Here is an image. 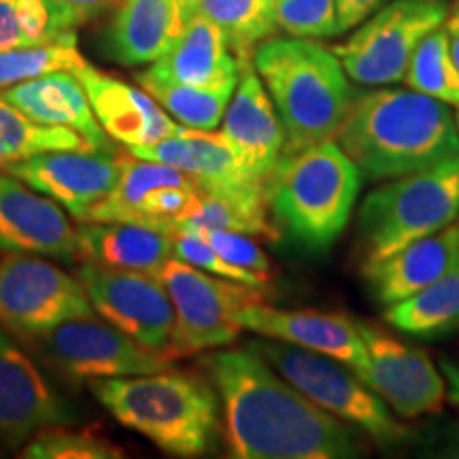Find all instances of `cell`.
Masks as SVG:
<instances>
[{"instance_id": "cell-1", "label": "cell", "mask_w": 459, "mask_h": 459, "mask_svg": "<svg viewBox=\"0 0 459 459\" xmlns=\"http://www.w3.org/2000/svg\"><path fill=\"white\" fill-rule=\"evenodd\" d=\"M221 398L230 455L240 459H353L361 429L315 404L251 349L206 355Z\"/></svg>"}, {"instance_id": "cell-2", "label": "cell", "mask_w": 459, "mask_h": 459, "mask_svg": "<svg viewBox=\"0 0 459 459\" xmlns=\"http://www.w3.org/2000/svg\"><path fill=\"white\" fill-rule=\"evenodd\" d=\"M336 141L372 181L459 156V128L449 105L411 88L355 96Z\"/></svg>"}, {"instance_id": "cell-3", "label": "cell", "mask_w": 459, "mask_h": 459, "mask_svg": "<svg viewBox=\"0 0 459 459\" xmlns=\"http://www.w3.org/2000/svg\"><path fill=\"white\" fill-rule=\"evenodd\" d=\"M254 66L285 128L283 153L336 139L355 91L334 51L315 39H266Z\"/></svg>"}, {"instance_id": "cell-4", "label": "cell", "mask_w": 459, "mask_h": 459, "mask_svg": "<svg viewBox=\"0 0 459 459\" xmlns=\"http://www.w3.org/2000/svg\"><path fill=\"white\" fill-rule=\"evenodd\" d=\"M91 394L111 415L177 457H200L217 432V392L194 372L94 378Z\"/></svg>"}, {"instance_id": "cell-5", "label": "cell", "mask_w": 459, "mask_h": 459, "mask_svg": "<svg viewBox=\"0 0 459 459\" xmlns=\"http://www.w3.org/2000/svg\"><path fill=\"white\" fill-rule=\"evenodd\" d=\"M361 177L336 139L283 153L266 181L268 209L296 245L324 254L351 220Z\"/></svg>"}, {"instance_id": "cell-6", "label": "cell", "mask_w": 459, "mask_h": 459, "mask_svg": "<svg viewBox=\"0 0 459 459\" xmlns=\"http://www.w3.org/2000/svg\"><path fill=\"white\" fill-rule=\"evenodd\" d=\"M459 217V156L395 177L372 189L359 206L358 230L364 264L440 232Z\"/></svg>"}, {"instance_id": "cell-7", "label": "cell", "mask_w": 459, "mask_h": 459, "mask_svg": "<svg viewBox=\"0 0 459 459\" xmlns=\"http://www.w3.org/2000/svg\"><path fill=\"white\" fill-rule=\"evenodd\" d=\"M247 349L260 355L308 400L359 428L377 445L395 446L411 438V428L398 421L385 402L342 361L274 338H257Z\"/></svg>"}, {"instance_id": "cell-8", "label": "cell", "mask_w": 459, "mask_h": 459, "mask_svg": "<svg viewBox=\"0 0 459 459\" xmlns=\"http://www.w3.org/2000/svg\"><path fill=\"white\" fill-rule=\"evenodd\" d=\"M446 13L445 0H394L332 51L349 77L361 85L404 82L419 43L445 24Z\"/></svg>"}, {"instance_id": "cell-9", "label": "cell", "mask_w": 459, "mask_h": 459, "mask_svg": "<svg viewBox=\"0 0 459 459\" xmlns=\"http://www.w3.org/2000/svg\"><path fill=\"white\" fill-rule=\"evenodd\" d=\"M158 279L175 308L172 358L226 347L243 330L238 324L240 308L264 300L255 287L215 277L177 257L164 264Z\"/></svg>"}, {"instance_id": "cell-10", "label": "cell", "mask_w": 459, "mask_h": 459, "mask_svg": "<svg viewBox=\"0 0 459 459\" xmlns=\"http://www.w3.org/2000/svg\"><path fill=\"white\" fill-rule=\"evenodd\" d=\"M82 281L30 254L0 262V325L15 334L41 338L65 321L94 315Z\"/></svg>"}, {"instance_id": "cell-11", "label": "cell", "mask_w": 459, "mask_h": 459, "mask_svg": "<svg viewBox=\"0 0 459 459\" xmlns=\"http://www.w3.org/2000/svg\"><path fill=\"white\" fill-rule=\"evenodd\" d=\"M77 279L102 319L145 347L172 355L175 308L162 281L147 273L107 268L94 262L79 266Z\"/></svg>"}, {"instance_id": "cell-12", "label": "cell", "mask_w": 459, "mask_h": 459, "mask_svg": "<svg viewBox=\"0 0 459 459\" xmlns=\"http://www.w3.org/2000/svg\"><path fill=\"white\" fill-rule=\"evenodd\" d=\"M132 156L175 166L200 187L255 211H268L266 181L247 169L226 136L215 130H194L179 126L175 134L156 145L128 149Z\"/></svg>"}, {"instance_id": "cell-13", "label": "cell", "mask_w": 459, "mask_h": 459, "mask_svg": "<svg viewBox=\"0 0 459 459\" xmlns=\"http://www.w3.org/2000/svg\"><path fill=\"white\" fill-rule=\"evenodd\" d=\"M41 341L49 358L74 378L153 375L172 364V355L145 347L94 315L65 321Z\"/></svg>"}, {"instance_id": "cell-14", "label": "cell", "mask_w": 459, "mask_h": 459, "mask_svg": "<svg viewBox=\"0 0 459 459\" xmlns=\"http://www.w3.org/2000/svg\"><path fill=\"white\" fill-rule=\"evenodd\" d=\"M366 351L368 372L361 381L375 392L395 415L415 419L440 412L446 398V381L429 355L402 342L370 321L355 319Z\"/></svg>"}, {"instance_id": "cell-15", "label": "cell", "mask_w": 459, "mask_h": 459, "mask_svg": "<svg viewBox=\"0 0 459 459\" xmlns=\"http://www.w3.org/2000/svg\"><path fill=\"white\" fill-rule=\"evenodd\" d=\"M28 187L54 200L74 220L107 198L122 172V160L105 152H43L3 166Z\"/></svg>"}, {"instance_id": "cell-16", "label": "cell", "mask_w": 459, "mask_h": 459, "mask_svg": "<svg viewBox=\"0 0 459 459\" xmlns=\"http://www.w3.org/2000/svg\"><path fill=\"white\" fill-rule=\"evenodd\" d=\"M238 324L264 338H274L308 351L330 355L349 366L359 378L368 372V351L355 319L342 313L328 311H294L251 302L238 311Z\"/></svg>"}, {"instance_id": "cell-17", "label": "cell", "mask_w": 459, "mask_h": 459, "mask_svg": "<svg viewBox=\"0 0 459 459\" xmlns=\"http://www.w3.org/2000/svg\"><path fill=\"white\" fill-rule=\"evenodd\" d=\"M71 421V409L0 325V440L17 445Z\"/></svg>"}, {"instance_id": "cell-18", "label": "cell", "mask_w": 459, "mask_h": 459, "mask_svg": "<svg viewBox=\"0 0 459 459\" xmlns=\"http://www.w3.org/2000/svg\"><path fill=\"white\" fill-rule=\"evenodd\" d=\"M0 251L73 260L77 230L54 200L0 172Z\"/></svg>"}, {"instance_id": "cell-19", "label": "cell", "mask_w": 459, "mask_h": 459, "mask_svg": "<svg viewBox=\"0 0 459 459\" xmlns=\"http://www.w3.org/2000/svg\"><path fill=\"white\" fill-rule=\"evenodd\" d=\"M71 73L82 82L102 130L128 149L156 145L179 130L181 124H177L145 90L108 77L88 62Z\"/></svg>"}, {"instance_id": "cell-20", "label": "cell", "mask_w": 459, "mask_h": 459, "mask_svg": "<svg viewBox=\"0 0 459 459\" xmlns=\"http://www.w3.org/2000/svg\"><path fill=\"white\" fill-rule=\"evenodd\" d=\"M221 134L247 169L268 181L283 156L285 128L254 62L240 65L237 90L221 119Z\"/></svg>"}, {"instance_id": "cell-21", "label": "cell", "mask_w": 459, "mask_h": 459, "mask_svg": "<svg viewBox=\"0 0 459 459\" xmlns=\"http://www.w3.org/2000/svg\"><path fill=\"white\" fill-rule=\"evenodd\" d=\"M459 260V226L451 223L440 232L419 238L383 260L361 266L366 283L381 307L409 300Z\"/></svg>"}, {"instance_id": "cell-22", "label": "cell", "mask_w": 459, "mask_h": 459, "mask_svg": "<svg viewBox=\"0 0 459 459\" xmlns=\"http://www.w3.org/2000/svg\"><path fill=\"white\" fill-rule=\"evenodd\" d=\"M4 100L34 122L62 126L82 134L94 152L111 153L108 134L96 119L82 82L71 71L45 73L3 90Z\"/></svg>"}, {"instance_id": "cell-23", "label": "cell", "mask_w": 459, "mask_h": 459, "mask_svg": "<svg viewBox=\"0 0 459 459\" xmlns=\"http://www.w3.org/2000/svg\"><path fill=\"white\" fill-rule=\"evenodd\" d=\"M187 20L179 0H124L105 37L119 65H153L181 37Z\"/></svg>"}, {"instance_id": "cell-24", "label": "cell", "mask_w": 459, "mask_h": 459, "mask_svg": "<svg viewBox=\"0 0 459 459\" xmlns=\"http://www.w3.org/2000/svg\"><path fill=\"white\" fill-rule=\"evenodd\" d=\"M156 77L186 85L238 83L240 62L226 34L203 15H192L177 43L147 68Z\"/></svg>"}, {"instance_id": "cell-25", "label": "cell", "mask_w": 459, "mask_h": 459, "mask_svg": "<svg viewBox=\"0 0 459 459\" xmlns=\"http://www.w3.org/2000/svg\"><path fill=\"white\" fill-rule=\"evenodd\" d=\"M77 257L158 277L172 257V234L143 223L85 221L77 228Z\"/></svg>"}, {"instance_id": "cell-26", "label": "cell", "mask_w": 459, "mask_h": 459, "mask_svg": "<svg viewBox=\"0 0 459 459\" xmlns=\"http://www.w3.org/2000/svg\"><path fill=\"white\" fill-rule=\"evenodd\" d=\"M385 321L402 334L438 338L459 330V260L409 300L385 308Z\"/></svg>"}, {"instance_id": "cell-27", "label": "cell", "mask_w": 459, "mask_h": 459, "mask_svg": "<svg viewBox=\"0 0 459 459\" xmlns=\"http://www.w3.org/2000/svg\"><path fill=\"white\" fill-rule=\"evenodd\" d=\"M203 15L226 34L240 65L254 62L257 45L277 30L271 0H194L189 17Z\"/></svg>"}, {"instance_id": "cell-28", "label": "cell", "mask_w": 459, "mask_h": 459, "mask_svg": "<svg viewBox=\"0 0 459 459\" xmlns=\"http://www.w3.org/2000/svg\"><path fill=\"white\" fill-rule=\"evenodd\" d=\"M139 83L158 105L169 111L181 126L194 130H215L221 124L237 83H221L203 88L156 77L149 71L139 74Z\"/></svg>"}, {"instance_id": "cell-29", "label": "cell", "mask_w": 459, "mask_h": 459, "mask_svg": "<svg viewBox=\"0 0 459 459\" xmlns=\"http://www.w3.org/2000/svg\"><path fill=\"white\" fill-rule=\"evenodd\" d=\"M94 152L82 134L62 126L34 122L0 96V166L43 152Z\"/></svg>"}, {"instance_id": "cell-30", "label": "cell", "mask_w": 459, "mask_h": 459, "mask_svg": "<svg viewBox=\"0 0 459 459\" xmlns=\"http://www.w3.org/2000/svg\"><path fill=\"white\" fill-rule=\"evenodd\" d=\"M71 34L51 0H0V51L48 45Z\"/></svg>"}, {"instance_id": "cell-31", "label": "cell", "mask_w": 459, "mask_h": 459, "mask_svg": "<svg viewBox=\"0 0 459 459\" xmlns=\"http://www.w3.org/2000/svg\"><path fill=\"white\" fill-rule=\"evenodd\" d=\"M404 83L445 105L459 107V66L451 54L445 24L419 43L404 74Z\"/></svg>"}, {"instance_id": "cell-32", "label": "cell", "mask_w": 459, "mask_h": 459, "mask_svg": "<svg viewBox=\"0 0 459 459\" xmlns=\"http://www.w3.org/2000/svg\"><path fill=\"white\" fill-rule=\"evenodd\" d=\"M183 230H232V232L249 234L254 238H277V230L268 221V211H255L249 206L234 203V200L213 196V194H200L194 209L177 223L175 232Z\"/></svg>"}, {"instance_id": "cell-33", "label": "cell", "mask_w": 459, "mask_h": 459, "mask_svg": "<svg viewBox=\"0 0 459 459\" xmlns=\"http://www.w3.org/2000/svg\"><path fill=\"white\" fill-rule=\"evenodd\" d=\"M83 62L82 54L77 51L74 34L48 45L3 49L0 51V90L41 77L45 73L73 71Z\"/></svg>"}, {"instance_id": "cell-34", "label": "cell", "mask_w": 459, "mask_h": 459, "mask_svg": "<svg viewBox=\"0 0 459 459\" xmlns=\"http://www.w3.org/2000/svg\"><path fill=\"white\" fill-rule=\"evenodd\" d=\"M273 13L277 28L290 37H338L336 0H277L273 4Z\"/></svg>"}, {"instance_id": "cell-35", "label": "cell", "mask_w": 459, "mask_h": 459, "mask_svg": "<svg viewBox=\"0 0 459 459\" xmlns=\"http://www.w3.org/2000/svg\"><path fill=\"white\" fill-rule=\"evenodd\" d=\"M172 257L189 264V266H196L209 274H215V277L237 281V283L255 287V290H262V287L268 285V274L245 271V268H238L228 260H223L213 247L206 243L198 232H192V230L172 234Z\"/></svg>"}, {"instance_id": "cell-36", "label": "cell", "mask_w": 459, "mask_h": 459, "mask_svg": "<svg viewBox=\"0 0 459 459\" xmlns=\"http://www.w3.org/2000/svg\"><path fill=\"white\" fill-rule=\"evenodd\" d=\"M122 455V449L105 438L62 429L39 434L22 453V457L30 459H115Z\"/></svg>"}, {"instance_id": "cell-37", "label": "cell", "mask_w": 459, "mask_h": 459, "mask_svg": "<svg viewBox=\"0 0 459 459\" xmlns=\"http://www.w3.org/2000/svg\"><path fill=\"white\" fill-rule=\"evenodd\" d=\"M198 234L213 247L223 260L234 264V266L257 274H268L271 271V260L249 234L232 232V230H200Z\"/></svg>"}, {"instance_id": "cell-38", "label": "cell", "mask_w": 459, "mask_h": 459, "mask_svg": "<svg viewBox=\"0 0 459 459\" xmlns=\"http://www.w3.org/2000/svg\"><path fill=\"white\" fill-rule=\"evenodd\" d=\"M60 15L65 17L68 28H77L91 20V17L100 15L102 11L113 7L117 0H51Z\"/></svg>"}, {"instance_id": "cell-39", "label": "cell", "mask_w": 459, "mask_h": 459, "mask_svg": "<svg viewBox=\"0 0 459 459\" xmlns=\"http://www.w3.org/2000/svg\"><path fill=\"white\" fill-rule=\"evenodd\" d=\"M385 4V0H336V20L338 34L358 28L372 13Z\"/></svg>"}, {"instance_id": "cell-40", "label": "cell", "mask_w": 459, "mask_h": 459, "mask_svg": "<svg viewBox=\"0 0 459 459\" xmlns=\"http://www.w3.org/2000/svg\"><path fill=\"white\" fill-rule=\"evenodd\" d=\"M440 366H443V375L446 381V398L459 406V361L443 358Z\"/></svg>"}, {"instance_id": "cell-41", "label": "cell", "mask_w": 459, "mask_h": 459, "mask_svg": "<svg viewBox=\"0 0 459 459\" xmlns=\"http://www.w3.org/2000/svg\"><path fill=\"white\" fill-rule=\"evenodd\" d=\"M445 30L449 34V43H451V54L455 57L457 66H459V0L451 4L449 13H446L445 20Z\"/></svg>"}, {"instance_id": "cell-42", "label": "cell", "mask_w": 459, "mask_h": 459, "mask_svg": "<svg viewBox=\"0 0 459 459\" xmlns=\"http://www.w3.org/2000/svg\"><path fill=\"white\" fill-rule=\"evenodd\" d=\"M181 3V9H183V13H186V20H189V7H192V3L194 0H179Z\"/></svg>"}, {"instance_id": "cell-43", "label": "cell", "mask_w": 459, "mask_h": 459, "mask_svg": "<svg viewBox=\"0 0 459 459\" xmlns=\"http://www.w3.org/2000/svg\"><path fill=\"white\" fill-rule=\"evenodd\" d=\"M455 122H457V128H459V108H457V117H455Z\"/></svg>"}, {"instance_id": "cell-44", "label": "cell", "mask_w": 459, "mask_h": 459, "mask_svg": "<svg viewBox=\"0 0 459 459\" xmlns=\"http://www.w3.org/2000/svg\"><path fill=\"white\" fill-rule=\"evenodd\" d=\"M271 3H273V4H274V3H277V0H271Z\"/></svg>"}]
</instances>
